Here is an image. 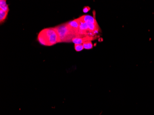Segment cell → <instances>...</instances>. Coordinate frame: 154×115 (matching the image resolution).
I'll list each match as a JSON object with an SVG mask.
<instances>
[{"label":"cell","mask_w":154,"mask_h":115,"mask_svg":"<svg viewBox=\"0 0 154 115\" xmlns=\"http://www.w3.org/2000/svg\"><path fill=\"white\" fill-rule=\"evenodd\" d=\"M37 40L41 44L45 46H52L60 43L58 33L55 27L42 30L38 35Z\"/></svg>","instance_id":"1"},{"label":"cell","mask_w":154,"mask_h":115,"mask_svg":"<svg viewBox=\"0 0 154 115\" xmlns=\"http://www.w3.org/2000/svg\"><path fill=\"white\" fill-rule=\"evenodd\" d=\"M55 28L58 33L60 42L69 43L72 42L75 37H82L71 28L68 23L58 25Z\"/></svg>","instance_id":"2"},{"label":"cell","mask_w":154,"mask_h":115,"mask_svg":"<svg viewBox=\"0 0 154 115\" xmlns=\"http://www.w3.org/2000/svg\"><path fill=\"white\" fill-rule=\"evenodd\" d=\"M79 19L86 23H91L93 24H97L95 17L90 15H84L80 17Z\"/></svg>","instance_id":"3"},{"label":"cell","mask_w":154,"mask_h":115,"mask_svg":"<svg viewBox=\"0 0 154 115\" xmlns=\"http://www.w3.org/2000/svg\"><path fill=\"white\" fill-rule=\"evenodd\" d=\"M68 24H69L72 28L73 29V30L79 34L80 24V20L79 18L76 20H73L72 21H70L68 23Z\"/></svg>","instance_id":"4"},{"label":"cell","mask_w":154,"mask_h":115,"mask_svg":"<svg viewBox=\"0 0 154 115\" xmlns=\"http://www.w3.org/2000/svg\"><path fill=\"white\" fill-rule=\"evenodd\" d=\"M0 9L6 12H8V6L6 3V1L1 0L0 1Z\"/></svg>","instance_id":"5"},{"label":"cell","mask_w":154,"mask_h":115,"mask_svg":"<svg viewBox=\"0 0 154 115\" xmlns=\"http://www.w3.org/2000/svg\"><path fill=\"white\" fill-rule=\"evenodd\" d=\"M8 12H6L3 10L0 9V22L1 24H2V22H4L5 20L7 18L8 15Z\"/></svg>","instance_id":"6"},{"label":"cell","mask_w":154,"mask_h":115,"mask_svg":"<svg viewBox=\"0 0 154 115\" xmlns=\"http://www.w3.org/2000/svg\"><path fill=\"white\" fill-rule=\"evenodd\" d=\"M84 47L85 49H91L93 48V45L91 41H89L84 42L83 44Z\"/></svg>","instance_id":"7"},{"label":"cell","mask_w":154,"mask_h":115,"mask_svg":"<svg viewBox=\"0 0 154 115\" xmlns=\"http://www.w3.org/2000/svg\"><path fill=\"white\" fill-rule=\"evenodd\" d=\"M75 50L77 52H80L84 49L83 45L82 44H75Z\"/></svg>","instance_id":"8"},{"label":"cell","mask_w":154,"mask_h":115,"mask_svg":"<svg viewBox=\"0 0 154 115\" xmlns=\"http://www.w3.org/2000/svg\"><path fill=\"white\" fill-rule=\"evenodd\" d=\"M91 10V8L89 7H85L83 9V11L84 13H86L88 12L89 11Z\"/></svg>","instance_id":"9"}]
</instances>
